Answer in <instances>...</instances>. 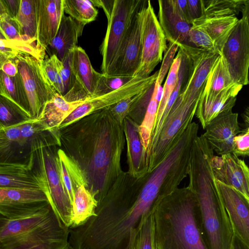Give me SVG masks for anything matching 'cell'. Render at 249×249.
Returning <instances> with one entry per match:
<instances>
[{
    "mask_svg": "<svg viewBox=\"0 0 249 249\" xmlns=\"http://www.w3.org/2000/svg\"><path fill=\"white\" fill-rule=\"evenodd\" d=\"M62 149L79 166L98 203L118 189L124 174L121 160L125 144L123 125L108 108L89 114L60 129Z\"/></svg>",
    "mask_w": 249,
    "mask_h": 249,
    "instance_id": "cell-1",
    "label": "cell"
},
{
    "mask_svg": "<svg viewBox=\"0 0 249 249\" xmlns=\"http://www.w3.org/2000/svg\"><path fill=\"white\" fill-rule=\"evenodd\" d=\"M214 152L203 135L193 143L188 187L198 204L202 234L208 249H229L233 229L212 168Z\"/></svg>",
    "mask_w": 249,
    "mask_h": 249,
    "instance_id": "cell-2",
    "label": "cell"
},
{
    "mask_svg": "<svg viewBox=\"0 0 249 249\" xmlns=\"http://www.w3.org/2000/svg\"><path fill=\"white\" fill-rule=\"evenodd\" d=\"M157 249H208L196 197L187 186L164 197L153 213Z\"/></svg>",
    "mask_w": 249,
    "mask_h": 249,
    "instance_id": "cell-3",
    "label": "cell"
},
{
    "mask_svg": "<svg viewBox=\"0 0 249 249\" xmlns=\"http://www.w3.org/2000/svg\"><path fill=\"white\" fill-rule=\"evenodd\" d=\"M69 231L50 205L20 219L0 215V249H65Z\"/></svg>",
    "mask_w": 249,
    "mask_h": 249,
    "instance_id": "cell-4",
    "label": "cell"
},
{
    "mask_svg": "<svg viewBox=\"0 0 249 249\" xmlns=\"http://www.w3.org/2000/svg\"><path fill=\"white\" fill-rule=\"evenodd\" d=\"M57 146L41 147L32 152L33 168L40 176L43 192L60 220L70 228L71 223V202L61 175Z\"/></svg>",
    "mask_w": 249,
    "mask_h": 249,
    "instance_id": "cell-5",
    "label": "cell"
},
{
    "mask_svg": "<svg viewBox=\"0 0 249 249\" xmlns=\"http://www.w3.org/2000/svg\"><path fill=\"white\" fill-rule=\"evenodd\" d=\"M142 0H91L95 7L103 9L108 22L105 36L100 46L102 74L107 73L115 58Z\"/></svg>",
    "mask_w": 249,
    "mask_h": 249,
    "instance_id": "cell-6",
    "label": "cell"
},
{
    "mask_svg": "<svg viewBox=\"0 0 249 249\" xmlns=\"http://www.w3.org/2000/svg\"><path fill=\"white\" fill-rule=\"evenodd\" d=\"M242 15L219 55L223 58L233 82L243 86L249 83V9L243 11Z\"/></svg>",
    "mask_w": 249,
    "mask_h": 249,
    "instance_id": "cell-7",
    "label": "cell"
},
{
    "mask_svg": "<svg viewBox=\"0 0 249 249\" xmlns=\"http://www.w3.org/2000/svg\"><path fill=\"white\" fill-rule=\"evenodd\" d=\"M166 41L151 1L147 0L142 26L141 62L134 76L145 78L150 76L162 59L163 53L168 47Z\"/></svg>",
    "mask_w": 249,
    "mask_h": 249,
    "instance_id": "cell-8",
    "label": "cell"
},
{
    "mask_svg": "<svg viewBox=\"0 0 249 249\" xmlns=\"http://www.w3.org/2000/svg\"><path fill=\"white\" fill-rule=\"evenodd\" d=\"M14 61L27 98L31 117L36 119L44 104L56 93L48 84L39 60L29 54L19 52Z\"/></svg>",
    "mask_w": 249,
    "mask_h": 249,
    "instance_id": "cell-9",
    "label": "cell"
},
{
    "mask_svg": "<svg viewBox=\"0 0 249 249\" xmlns=\"http://www.w3.org/2000/svg\"><path fill=\"white\" fill-rule=\"evenodd\" d=\"M147 0H142L135 12L126 36L108 69L107 76L134 77L141 62L142 26Z\"/></svg>",
    "mask_w": 249,
    "mask_h": 249,
    "instance_id": "cell-10",
    "label": "cell"
},
{
    "mask_svg": "<svg viewBox=\"0 0 249 249\" xmlns=\"http://www.w3.org/2000/svg\"><path fill=\"white\" fill-rule=\"evenodd\" d=\"M49 205L47 197L39 189L0 188V215L6 218L28 217Z\"/></svg>",
    "mask_w": 249,
    "mask_h": 249,
    "instance_id": "cell-11",
    "label": "cell"
},
{
    "mask_svg": "<svg viewBox=\"0 0 249 249\" xmlns=\"http://www.w3.org/2000/svg\"><path fill=\"white\" fill-rule=\"evenodd\" d=\"M158 71L145 78L137 76L122 87L101 96L88 98L85 102L65 118L58 129L64 128L89 114L108 108L120 101L145 90L158 76Z\"/></svg>",
    "mask_w": 249,
    "mask_h": 249,
    "instance_id": "cell-12",
    "label": "cell"
},
{
    "mask_svg": "<svg viewBox=\"0 0 249 249\" xmlns=\"http://www.w3.org/2000/svg\"><path fill=\"white\" fill-rule=\"evenodd\" d=\"M238 114L231 110L224 111L206 126L202 134L213 151L218 155L233 153L234 138L241 132Z\"/></svg>",
    "mask_w": 249,
    "mask_h": 249,
    "instance_id": "cell-13",
    "label": "cell"
},
{
    "mask_svg": "<svg viewBox=\"0 0 249 249\" xmlns=\"http://www.w3.org/2000/svg\"><path fill=\"white\" fill-rule=\"evenodd\" d=\"M212 168L216 180L233 187L249 200V169L243 160L231 153L214 155Z\"/></svg>",
    "mask_w": 249,
    "mask_h": 249,
    "instance_id": "cell-14",
    "label": "cell"
},
{
    "mask_svg": "<svg viewBox=\"0 0 249 249\" xmlns=\"http://www.w3.org/2000/svg\"><path fill=\"white\" fill-rule=\"evenodd\" d=\"M216 181L233 231L249 245V200L233 187Z\"/></svg>",
    "mask_w": 249,
    "mask_h": 249,
    "instance_id": "cell-15",
    "label": "cell"
},
{
    "mask_svg": "<svg viewBox=\"0 0 249 249\" xmlns=\"http://www.w3.org/2000/svg\"><path fill=\"white\" fill-rule=\"evenodd\" d=\"M36 44L46 50L58 29L63 10V0H36Z\"/></svg>",
    "mask_w": 249,
    "mask_h": 249,
    "instance_id": "cell-16",
    "label": "cell"
},
{
    "mask_svg": "<svg viewBox=\"0 0 249 249\" xmlns=\"http://www.w3.org/2000/svg\"><path fill=\"white\" fill-rule=\"evenodd\" d=\"M242 88L243 86L234 83L217 94L202 92L195 115L203 129L219 114L232 109L236 96Z\"/></svg>",
    "mask_w": 249,
    "mask_h": 249,
    "instance_id": "cell-17",
    "label": "cell"
},
{
    "mask_svg": "<svg viewBox=\"0 0 249 249\" xmlns=\"http://www.w3.org/2000/svg\"><path fill=\"white\" fill-rule=\"evenodd\" d=\"M21 136L26 157L41 147L61 146L60 130L50 128L42 120L31 119L21 128Z\"/></svg>",
    "mask_w": 249,
    "mask_h": 249,
    "instance_id": "cell-18",
    "label": "cell"
},
{
    "mask_svg": "<svg viewBox=\"0 0 249 249\" xmlns=\"http://www.w3.org/2000/svg\"><path fill=\"white\" fill-rule=\"evenodd\" d=\"M158 21L166 40L177 44L190 46L189 34L192 24L175 9L172 0H159Z\"/></svg>",
    "mask_w": 249,
    "mask_h": 249,
    "instance_id": "cell-19",
    "label": "cell"
},
{
    "mask_svg": "<svg viewBox=\"0 0 249 249\" xmlns=\"http://www.w3.org/2000/svg\"><path fill=\"white\" fill-rule=\"evenodd\" d=\"M122 125L127 144L128 173L134 179H138L147 173L146 155L139 135V125L128 116Z\"/></svg>",
    "mask_w": 249,
    "mask_h": 249,
    "instance_id": "cell-20",
    "label": "cell"
},
{
    "mask_svg": "<svg viewBox=\"0 0 249 249\" xmlns=\"http://www.w3.org/2000/svg\"><path fill=\"white\" fill-rule=\"evenodd\" d=\"M33 164L32 154L28 163H0V188H37L43 191L42 180Z\"/></svg>",
    "mask_w": 249,
    "mask_h": 249,
    "instance_id": "cell-21",
    "label": "cell"
},
{
    "mask_svg": "<svg viewBox=\"0 0 249 249\" xmlns=\"http://www.w3.org/2000/svg\"><path fill=\"white\" fill-rule=\"evenodd\" d=\"M85 26L64 13L57 33L46 50H51L52 55H55L62 61L70 51L77 46L78 38Z\"/></svg>",
    "mask_w": 249,
    "mask_h": 249,
    "instance_id": "cell-22",
    "label": "cell"
},
{
    "mask_svg": "<svg viewBox=\"0 0 249 249\" xmlns=\"http://www.w3.org/2000/svg\"><path fill=\"white\" fill-rule=\"evenodd\" d=\"M24 123L0 129V163L29 162L21 136V128Z\"/></svg>",
    "mask_w": 249,
    "mask_h": 249,
    "instance_id": "cell-23",
    "label": "cell"
},
{
    "mask_svg": "<svg viewBox=\"0 0 249 249\" xmlns=\"http://www.w3.org/2000/svg\"><path fill=\"white\" fill-rule=\"evenodd\" d=\"M86 99L68 102L62 95L56 93L44 104L37 118L43 120L50 128L59 129L63 120Z\"/></svg>",
    "mask_w": 249,
    "mask_h": 249,
    "instance_id": "cell-24",
    "label": "cell"
},
{
    "mask_svg": "<svg viewBox=\"0 0 249 249\" xmlns=\"http://www.w3.org/2000/svg\"><path fill=\"white\" fill-rule=\"evenodd\" d=\"M72 71L75 78L74 83L81 87L89 98L91 97L95 90L99 72L93 69L88 54L79 46L73 50Z\"/></svg>",
    "mask_w": 249,
    "mask_h": 249,
    "instance_id": "cell-25",
    "label": "cell"
},
{
    "mask_svg": "<svg viewBox=\"0 0 249 249\" xmlns=\"http://www.w3.org/2000/svg\"><path fill=\"white\" fill-rule=\"evenodd\" d=\"M238 19L235 16L218 18H200L194 20L192 26L204 30L212 39L215 52L221 50Z\"/></svg>",
    "mask_w": 249,
    "mask_h": 249,
    "instance_id": "cell-26",
    "label": "cell"
},
{
    "mask_svg": "<svg viewBox=\"0 0 249 249\" xmlns=\"http://www.w3.org/2000/svg\"><path fill=\"white\" fill-rule=\"evenodd\" d=\"M98 204V201L86 186H80L74 195L70 228L79 226L94 216Z\"/></svg>",
    "mask_w": 249,
    "mask_h": 249,
    "instance_id": "cell-27",
    "label": "cell"
},
{
    "mask_svg": "<svg viewBox=\"0 0 249 249\" xmlns=\"http://www.w3.org/2000/svg\"><path fill=\"white\" fill-rule=\"evenodd\" d=\"M205 18L232 17L249 8V0H200Z\"/></svg>",
    "mask_w": 249,
    "mask_h": 249,
    "instance_id": "cell-28",
    "label": "cell"
},
{
    "mask_svg": "<svg viewBox=\"0 0 249 249\" xmlns=\"http://www.w3.org/2000/svg\"><path fill=\"white\" fill-rule=\"evenodd\" d=\"M62 178L71 201L73 202L74 193L81 185L88 188L86 179L79 166L61 148L57 150Z\"/></svg>",
    "mask_w": 249,
    "mask_h": 249,
    "instance_id": "cell-29",
    "label": "cell"
},
{
    "mask_svg": "<svg viewBox=\"0 0 249 249\" xmlns=\"http://www.w3.org/2000/svg\"><path fill=\"white\" fill-rule=\"evenodd\" d=\"M0 95L14 102L30 115L28 101L19 72L16 76L10 77L0 70Z\"/></svg>",
    "mask_w": 249,
    "mask_h": 249,
    "instance_id": "cell-30",
    "label": "cell"
},
{
    "mask_svg": "<svg viewBox=\"0 0 249 249\" xmlns=\"http://www.w3.org/2000/svg\"><path fill=\"white\" fill-rule=\"evenodd\" d=\"M234 83L223 58L219 55L209 72L202 92L217 94Z\"/></svg>",
    "mask_w": 249,
    "mask_h": 249,
    "instance_id": "cell-31",
    "label": "cell"
},
{
    "mask_svg": "<svg viewBox=\"0 0 249 249\" xmlns=\"http://www.w3.org/2000/svg\"><path fill=\"white\" fill-rule=\"evenodd\" d=\"M14 18L21 35L36 41V0H20L18 14Z\"/></svg>",
    "mask_w": 249,
    "mask_h": 249,
    "instance_id": "cell-32",
    "label": "cell"
},
{
    "mask_svg": "<svg viewBox=\"0 0 249 249\" xmlns=\"http://www.w3.org/2000/svg\"><path fill=\"white\" fill-rule=\"evenodd\" d=\"M125 249H157L153 213L132 231Z\"/></svg>",
    "mask_w": 249,
    "mask_h": 249,
    "instance_id": "cell-33",
    "label": "cell"
},
{
    "mask_svg": "<svg viewBox=\"0 0 249 249\" xmlns=\"http://www.w3.org/2000/svg\"><path fill=\"white\" fill-rule=\"evenodd\" d=\"M63 10L64 13L85 25L95 20L98 14L91 0H63Z\"/></svg>",
    "mask_w": 249,
    "mask_h": 249,
    "instance_id": "cell-34",
    "label": "cell"
},
{
    "mask_svg": "<svg viewBox=\"0 0 249 249\" xmlns=\"http://www.w3.org/2000/svg\"><path fill=\"white\" fill-rule=\"evenodd\" d=\"M32 119L14 102L0 95V129L16 126Z\"/></svg>",
    "mask_w": 249,
    "mask_h": 249,
    "instance_id": "cell-35",
    "label": "cell"
},
{
    "mask_svg": "<svg viewBox=\"0 0 249 249\" xmlns=\"http://www.w3.org/2000/svg\"><path fill=\"white\" fill-rule=\"evenodd\" d=\"M159 105L157 101L152 95L143 119L139 126V135L141 142L146 152V155L154 125Z\"/></svg>",
    "mask_w": 249,
    "mask_h": 249,
    "instance_id": "cell-36",
    "label": "cell"
},
{
    "mask_svg": "<svg viewBox=\"0 0 249 249\" xmlns=\"http://www.w3.org/2000/svg\"><path fill=\"white\" fill-rule=\"evenodd\" d=\"M133 77L107 76L99 73L96 88L91 97L101 96L115 90L127 83Z\"/></svg>",
    "mask_w": 249,
    "mask_h": 249,
    "instance_id": "cell-37",
    "label": "cell"
},
{
    "mask_svg": "<svg viewBox=\"0 0 249 249\" xmlns=\"http://www.w3.org/2000/svg\"><path fill=\"white\" fill-rule=\"evenodd\" d=\"M73 50V49L70 51L62 61L55 55H51L62 81L64 88V95L71 89L75 81L72 71Z\"/></svg>",
    "mask_w": 249,
    "mask_h": 249,
    "instance_id": "cell-38",
    "label": "cell"
},
{
    "mask_svg": "<svg viewBox=\"0 0 249 249\" xmlns=\"http://www.w3.org/2000/svg\"><path fill=\"white\" fill-rule=\"evenodd\" d=\"M2 47L29 54L39 61L45 58L46 51L38 47L35 41L0 39V48Z\"/></svg>",
    "mask_w": 249,
    "mask_h": 249,
    "instance_id": "cell-39",
    "label": "cell"
},
{
    "mask_svg": "<svg viewBox=\"0 0 249 249\" xmlns=\"http://www.w3.org/2000/svg\"><path fill=\"white\" fill-rule=\"evenodd\" d=\"M39 61L44 76L51 88L54 92L63 96L64 94L63 84L52 57L50 56Z\"/></svg>",
    "mask_w": 249,
    "mask_h": 249,
    "instance_id": "cell-40",
    "label": "cell"
},
{
    "mask_svg": "<svg viewBox=\"0 0 249 249\" xmlns=\"http://www.w3.org/2000/svg\"><path fill=\"white\" fill-rule=\"evenodd\" d=\"M155 82L141 93L131 107L128 116L139 125L143 119L151 99Z\"/></svg>",
    "mask_w": 249,
    "mask_h": 249,
    "instance_id": "cell-41",
    "label": "cell"
},
{
    "mask_svg": "<svg viewBox=\"0 0 249 249\" xmlns=\"http://www.w3.org/2000/svg\"><path fill=\"white\" fill-rule=\"evenodd\" d=\"M189 42L191 46L193 44L197 48L215 52L212 39L204 30L200 28L192 26L189 34Z\"/></svg>",
    "mask_w": 249,
    "mask_h": 249,
    "instance_id": "cell-42",
    "label": "cell"
},
{
    "mask_svg": "<svg viewBox=\"0 0 249 249\" xmlns=\"http://www.w3.org/2000/svg\"><path fill=\"white\" fill-rule=\"evenodd\" d=\"M142 92L125 98L107 108L115 120L120 124H123L124 119L128 115L131 106Z\"/></svg>",
    "mask_w": 249,
    "mask_h": 249,
    "instance_id": "cell-43",
    "label": "cell"
},
{
    "mask_svg": "<svg viewBox=\"0 0 249 249\" xmlns=\"http://www.w3.org/2000/svg\"><path fill=\"white\" fill-rule=\"evenodd\" d=\"M0 39L22 40V35L14 18L9 16L0 19Z\"/></svg>",
    "mask_w": 249,
    "mask_h": 249,
    "instance_id": "cell-44",
    "label": "cell"
},
{
    "mask_svg": "<svg viewBox=\"0 0 249 249\" xmlns=\"http://www.w3.org/2000/svg\"><path fill=\"white\" fill-rule=\"evenodd\" d=\"M178 45L174 42H169L167 49L165 52L160 70L158 71V76L156 82L161 85L163 80L169 71L173 60L175 53L178 51Z\"/></svg>",
    "mask_w": 249,
    "mask_h": 249,
    "instance_id": "cell-45",
    "label": "cell"
},
{
    "mask_svg": "<svg viewBox=\"0 0 249 249\" xmlns=\"http://www.w3.org/2000/svg\"><path fill=\"white\" fill-rule=\"evenodd\" d=\"M233 154L237 157L249 155V128H245L234 138Z\"/></svg>",
    "mask_w": 249,
    "mask_h": 249,
    "instance_id": "cell-46",
    "label": "cell"
},
{
    "mask_svg": "<svg viewBox=\"0 0 249 249\" xmlns=\"http://www.w3.org/2000/svg\"><path fill=\"white\" fill-rule=\"evenodd\" d=\"M187 12L191 24L194 20L200 18L202 15L200 0H187Z\"/></svg>",
    "mask_w": 249,
    "mask_h": 249,
    "instance_id": "cell-47",
    "label": "cell"
},
{
    "mask_svg": "<svg viewBox=\"0 0 249 249\" xmlns=\"http://www.w3.org/2000/svg\"><path fill=\"white\" fill-rule=\"evenodd\" d=\"M0 70L10 77H15L18 73V68L14 59H9L1 66Z\"/></svg>",
    "mask_w": 249,
    "mask_h": 249,
    "instance_id": "cell-48",
    "label": "cell"
},
{
    "mask_svg": "<svg viewBox=\"0 0 249 249\" xmlns=\"http://www.w3.org/2000/svg\"><path fill=\"white\" fill-rule=\"evenodd\" d=\"M229 249H249V245L245 243L235 232L233 231Z\"/></svg>",
    "mask_w": 249,
    "mask_h": 249,
    "instance_id": "cell-49",
    "label": "cell"
},
{
    "mask_svg": "<svg viewBox=\"0 0 249 249\" xmlns=\"http://www.w3.org/2000/svg\"><path fill=\"white\" fill-rule=\"evenodd\" d=\"M172 2L175 9L180 16L184 19L191 23L189 22L187 17V0H172Z\"/></svg>",
    "mask_w": 249,
    "mask_h": 249,
    "instance_id": "cell-50",
    "label": "cell"
},
{
    "mask_svg": "<svg viewBox=\"0 0 249 249\" xmlns=\"http://www.w3.org/2000/svg\"><path fill=\"white\" fill-rule=\"evenodd\" d=\"M4 1L9 16L12 18H15L19 9L20 0H6Z\"/></svg>",
    "mask_w": 249,
    "mask_h": 249,
    "instance_id": "cell-51",
    "label": "cell"
},
{
    "mask_svg": "<svg viewBox=\"0 0 249 249\" xmlns=\"http://www.w3.org/2000/svg\"><path fill=\"white\" fill-rule=\"evenodd\" d=\"M9 16H10L4 0H0V19Z\"/></svg>",
    "mask_w": 249,
    "mask_h": 249,
    "instance_id": "cell-52",
    "label": "cell"
},
{
    "mask_svg": "<svg viewBox=\"0 0 249 249\" xmlns=\"http://www.w3.org/2000/svg\"><path fill=\"white\" fill-rule=\"evenodd\" d=\"M11 59L9 56L3 52L0 51V70L2 65L6 61Z\"/></svg>",
    "mask_w": 249,
    "mask_h": 249,
    "instance_id": "cell-53",
    "label": "cell"
},
{
    "mask_svg": "<svg viewBox=\"0 0 249 249\" xmlns=\"http://www.w3.org/2000/svg\"><path fill=\"white\" fill-rule=\"evenodd\" d=\"M243 118L245 123L246 124V127H249V107H247L243 114Z\"/></svg>",
    "mask_w": 249,
    "mask_h": 249,
    "instance_id": "cell-54",
    "label": "cell"
},
{
    "mask_svg": "<svg viewBox=\"0 0 249 249\" xmlns=\"http://www.w3.org/2000/svg\"><path fill=\"white\" fill-rule=\"evenodd\" d=\"M65 249H71V248H70V247H68V248H66Z\"/></svg>",
    "mask_w": 249,
    "mask_h": 249,
    "instance_id": "cell-55",
    "label": "cell"
}]
</instances>
